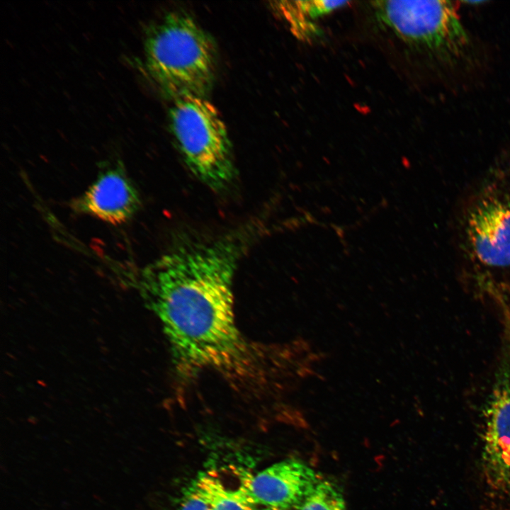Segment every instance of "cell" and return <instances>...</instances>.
Returning <instances> with one entry per match:
<instances>
[{
	"label": "cell",
	"mask_w": 510,
	"mask_h": 510,
	"mask_svg": "<svg viewBox=\"0 0 510 510\" xmlns=\"http://www.w3.org/2000/svg\"><path fill=\"white\" fill-rule=\"evenodd\" d=\"M244 244L237 237L189 242L140 273L141 294L181 378L209 370L245 382L266 374L265 351L244 338L235 319L233 280Z\"/></svg>",
	"instance_id": "1"
},
{
	"label": "cell",
	"mask_w": 510,
	"mask_h": 510,
	"mask_svg": "<svg viewBox=\"0 0 510 510\" xmlns=\"http://www.w3.org/2000/svg\"><path fill=\"white\" fill-rule=\"evenodd\" d=\"M217 52L211 36L189 15L172 11L147 29L144 69L159 89L174 101L205 98L215 74Z\"/></svg>",
	"instance_id": "2"
},
{
	"label": "cell",
	"mask_w": 510,
	"mask_h": 510,
	"mask_svg": "<svg viewBox=\"0 0 510 510\" xmlns=\"http://www.w3.org/2000/svg\"><path fill=\"white\" fill-rule=\"evenodd\" d=\"M171 133L192 174L214 191L226 189L235 176L232 145L217 109L205 98L174 100L169 113Z\"/></svg>",
	"instance_id": "3"
},
{
	"label": "cell",
	"mask_w": 510,
	"mask_h": 510,
	"mask_svg": "<svg viewBox=\"0 0 510 510\" xmlns=\"http://www.w3.org/2000/svg\"><path fill=\"white\" fill-rule=\"evenodd\" d=\"M376 18L404 42L448 64L465 57L470 38L449 1H375Z\"/></svg>",
	"instance_id": "4"
},
{
	"label": "cell",
	"mask_w": 510,
	"mask_h": 510,
	"mask_svg": "<svg viewBox=\"0 0 510 510\" xmlns=\"http://www.w3.org/2000/svg\"><path fill=\"white\" fill-rule=\"evenodd\" d=\"M467 240L477 259L491 267L510 266V200L488 191L471 206L466 217Z\"/></svg>",
	"instance_id": "5"
},
{
	"label": "cell",
	"mask_w": 510,
	"mask_h": 510,
	"mask_svg": "<svg viewBox=\"0 0 510 510\" xmlns=\"http://www.w3.org/2000/svg\"><path fill=\"white\" fill-rule=\"evenodd\" d=\"M70 205L76 213L116 225L126 222L137 213L141 199L123 164L118 162L102 171L85 192Z\"/></svg>",
	"instance_id": "6"
},
{
	"label": "cell",
	"mask_w": 510,
	"mask_h": 510,
	"mask_svg": "<svg viewBox=\"0 0 510 510\" xmlns=\"http://www.w3.org/2000/svg\"><path fill=\"white\" fill-rule=\"evenodd\" d=\"M321 479L322 477L304 462L286 459L255 475H249L247 485L256 505L289 510L296 507Z\"/></svg>",
	"instance_id": "7"
},
{
	"label": "cell",
	"mask_w": 510,
	"mask_h": 510,
	"mask_svg": "<svg viewBox=\"0 0 510 510\" xmlns=\"http://www.w3.org/2000/svg\"><path fill=\"white\" fill-rule=\"evenodd\" d=\"M483 458L494 485L504 487L510 479V385L494 390L486 412Z\"/></svg>",
	"instance_id": "8"
},
{
	"label": "cell",
	"mask_w": 510,
	"mask_h": 510,
	"mask_svg": "<svg viewBox=\"0 0 510 510\" xmlns=\"http://www.w3.org/2000/svg\"><path fill=\"white\" fill-rule=\"evenodd\" d=\"M247 476L237 487L228 486L215 471L199 476L194 482L212 510H256L249 492Z\"/></svg>",
	"instance_id": "9"
},
{
	"label": "cell",
	"mask_w": 510,
	"mask_h": 510,
	"mask_svg": "<svg viewBox=\"0 0 510 510\" xmlns=\"http://www.w3.org/2000/svg\"><path fill=\"white\" fill-rule=\"evenodd\" d=\"M294 510H347L344 496L332 482L322 478Z\"/></svg>",
	"instance_id": "10"
},
{
	"label": "cell",
	"mask_w": 510,
	"mask_h": 510,
	"mask_svg": "<svg viewBox=\"0 0 510 510\" xmlns=\"http://www.w3.org/2000/svg\"><path fill=\"white\" fill-rule=\"evenodd\" d=\"M348 3V1L323 0L293 1L297 11L308 22H310V19L321 17Z\"/></svg>",
	"instance_id": "11"
},
{
	"label": "cell",
	"mask_w": 510,
	"mask_h": 510,
	"mask_svg": "<svg viewBox=\"0 0 510 510\" xmlns=\"http://www.w3.org/2000/svg\"><path fill=\"white\" fill-rule=\"evenodd\" d=\"M178 510H212L193 483L186 493Z\"/></svg>",
	"instance_id": "12"
},
{
	"label": "cell",
	"mask_w": 510,
	"mask_h": 510,
	"mask_svg": "<svg viewBox=\"0 0 510 510\" xmlns=\"http://www.w3.org/2000/svg\"><path fill=\"white\" fill-rule=\"evenodd\" d=\"M265 510H282V509L266 508Z\"/></svg>",
	"instance_id": "13"
}]
</instances>
